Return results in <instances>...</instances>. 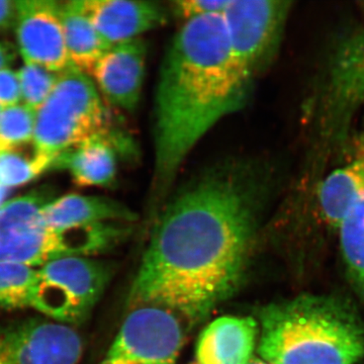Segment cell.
I'll list each match as a JSON object with an SVG mask.
<instances>
[{"label":"cell","instance_id":"obj_26","mask_svg":"<svg viewBox=\"0 0 364 364\" xmlns=\"http://www.w3.org/2000/svg\"><path fill=\"white\" fill-rule=\"evenodd\" d=\"M18 16V1L0 0V30L16 25Z\"/></svg>","mask_w":364,"mask_h":364},{"label":"cell","instance_id":"obj_29","mask_svg":"<svg viewBox=\"0 0 364 364\" xmlns=\"http://www.w3.org/2000/svg\"><path fill=\"white\" fill-rule=\"evenodd\" d=\"M248 364H269V363H267V361H265V360H263L262 358H255V355H254L253 358L251 359L250 361H249Z\"/></svg>","mask_w":364,"mask_h":364},{"label":"cell","instance_id":"obj_22","mask_svg":"<svg viewBox=\"0 0 364 364\" xmlns=\"http://www.w3.org/2000/svg\"><path fill=\"white\" fill-rule=\"evenodd\" d=\"M37 112L26 105L2 109L0 117V151L33 142Z\"/></svg>","mask_w":364,"mask_h":364},{"label":"cell","instance_id":"obj_5","mask_svg":"<svg viewBox=\"0 0 364 364\" xmlns=\"http://www.w3.org/2000/svg\"><path fill=\"white\" fill-rule=\"evenodd\" d=\"M364 109V26L333 44L312 102L313 173L327 171L328 161L346 142L353 119Z\"/></svg>","mask_w":364,"mask_h":364},{"label":"cell","instance_id":"obj_14","mask_svg":"<svg viewBox=\"0 0 364 364\" xmlns=\"http://www.w3.org/2000/svg\"><path fill=\"white\" fill-rule=\"evenodd\" d=\"M259 325L253 317L224 316L200 333L196 364H248L258 344Z\"/></svg>","mask_w":364,"mask_h":364},{"label":"cell","instance_id":"obj_18","mask_svg":"<svg viewBox=\"0 0 364 364\" xmlns=\"http://www.w3.org/2000/svg\"><path fill=\"white\" fill-rule=\"evenodd\" d=\"M59 16L72 65L85 73L90 72L112 45L95 30L79 0L59 2Z\"/></svg>","mask_w":364,"mask_h":364},{"label":"cell","instance_id":"obj_3","mask_svg":"<svg viewBox=\"0 0 364 364\" xmlns=\"http://www.w3.org/2000/svg\"><path fill=\"white\" fill-rule=\"evenodd\" d=\"M257 352L269 364H358L364 318L341 294H303L261 309Z\"/></svg>","mask_w":364,"mask_h":364},{"label":"cell","instance_id":"obj_27","mask_svg":"<svg viewBox=\"0 0 364 364\" xmlns=\"http://www.w3.org/2000/svg\"><path fill=\"white\" fill-rule=\"evenodd\" d=\"M16 48L6 42H0V71L9 68L16 59Z\"/></svg>","mask_w":364,"mask_h":364},{"label":"cell","instance_id":"obj_25","mask_svg":"<svg viewBox=\"0 0 364 364\" xmlns=\"http://www.w3.org/2000/svg\"><path fill=\"white\" fill-rule=\"evenodd\" d=\"M21 90L18 72L6 68L0 71V107L2 109L20 105Z\"/></svg>","mask_w":364,"mask_h":364},{"label":"cell","instance_id":"obj_28","mask_svg":"<svg viewBox=\"0 0 364 364\" xmlns=\"http://www.w3.org/2000/svg\"><path fill=\"white\" fill-rule=\"evenodd\" d=\"M9 188L0 186V208L4 205V200H6L7 193H9Z\"/></svg>","mask_w":364,"mask_h":364},{"label":"cell","instance_id":"obj_6","mask_svg":"<svg viewBox=\"0 0 364 364\" xmlns=\"http://www.w3.org/2000/svg\"><path fill=\"white\" fill-rule=\"evenodd\" d=\"M109 114L97 85L75 66L59 72L51 95L38 109L33 143L55 159L57 155L109 130Z\"/></svg>","mask_w":364,"mask_h":364},{"label":"cell","instance_id":"obj_31","mask_svg":"<svg viewBox=\"0 0 364 364\" xmlns=\"http://www.w3.org/2000/svg\"><path fill=\"white\" fill-rule=\"evenodd\" d=\"M189 364H196V363H193H193H189Z\"/></svg>","mask_w":364,"mask_h":364},{"label":"cell","instance_id":"obj_15","mask_svg":"<svg viewBox=\"0 0 364 364\" xmlns=\"http://www.w3.org/2000/svg\"><path fill=\"white\" fill-rule=\"evenodd\" d=\"M364 191V147L322 176L314 188L318 215L333 231Z\"/></svg>","mask_w":364,"mask_h":364},{"label":"cell","instance_id":"obj_16","mask_svg":"<svg viewBox=\"0 0 364 364\" xmlns=\"http://www.w3.org/2000/svg\"><path fill=\"white\" fill-rule=\"evenodd\" d=\"M136 215L123 203L105 196L68 195L52 200L41 210L38 224L51 229L104 223H132Z\"/></svg>","mask_w":364,"mask_h":364},{"label":"cell","instance_id":"obj_13","mask_svg":"<svg viewBox=\"0 0 364 364\" xmlns=\"http://www.w3.org/2000/svg\"><path fill=\"white\" fill-rule=\"evenodd\" d=\"M81 9L109 45L139 39L164 25L167 9L159 2L140 0H79Z\"/></svg>","mask_w":364,"mask_h":364},{"label":"cell","instance_id":"obj_1","mask_svg":"<svg viewBox=\"0 0 364 364\" xmlns=\"http://www.w3.org/2000/svg\"><path fill=\"white\" fill-rule=\"evenodd\" d=\"M274 172L254 160L213 165L163 203L130 304L165 309L191 324L241 286Z\"/></svg>","mask_w":364,"mask_h":364},{"label":"cell","instance_id":"obj_24","mask_svg":"<svg viewBox=\"0 0 364 364\" xmlns=\"http://www.w3.org/2000/svg\"><path fill=\"white\" fill-rule=\"evenodd\" d=\"M231 0H177L172 2V11L184 21L223 14Z\"/></svg>","mask_w":364,"mask_h":364},{"label":"cell","instance_id":"obj_7","mask_svg":"<svg viewBox=\"0 0 364 364\" xmlns=\"http://www.w3.org/2000/svg\"><path fill=\"white\" fill-rule=\"evenodd\" d=\"M111 272L85 256L60 258L38 267L33 310L71 326L85 320L105 291Z\"/></svg>","mask_w":364,"mask_h":364},{"label":"cell","instance_id":"obj_10","mask_svg":"<svg viewBox=\"0 0 364 364\" xmlns=\"http://www.w3.org/2000/svg\"><path fill=\"white\" fill-rule=\"evenodd\" d=\"M82 352L77 331L56 321L0 327V364H78Z\"/></svg>","mask_w":364,"mask_h":364},{"label":"cell","instance_id":"obj_12","mask_svg":"<svg viewBox=\"0 0 364 364\" xmlns=\"http://www.w3.org/2000/svg\"><path fill=\"white\" fill-rule=\"evenodd\" d=\"M146 56L145 43L139 38L112 45L93 66L91 75L109 104L136 111L142 97Z\"/></svg>","mask_w":364,"mask_h":364},{"label":"cell","instance_id":"obj_11","mask_svg":"<svg viewBox=\"0 0 364 364\" xmlns=\"http://www.w3.org/2000/svg\"><path fill=\"white\" fill-rule=\"evenodd\" d=\"M18 49L26 63L61 72L72 65L59 16V2L18 1L16 21Z\"/></svg>","mask_w":364,"mask_h":364},{"label":"cell","instance_id":"obj_17","mask_svg":"<svg viewBox=\"0 0 364 364\" xmlns=\"http://www.w3.org/2000/svg\"><path fill=\"white\" fill-rule=\"evenodd\" d=\"M116 145L105 132L60 153L51 168L68 170L78 186H109L117 176Z\"/></svg>","mask_w":364,"mask_h":364},{"label":"cell","instance_id":"obj_8","mask_svg":"<svg viewBox=\"0 0 364 364\" xmlns=\"http://www.w3.org/2000/svg\"><path fill=\"white\" fill-rule=\"evenodd\" d=\"M291 9L284 0H231L222 14L232 52L251 80L272 65Z\"/></svg>","mask_w":364,"mask_h":364},{"label":"cell","instance_id":"obj_19","mask_svg":"<svg viewBox=\"0 0 364 364\" xmlns=\"http://www.w3.org/2000/svg\"><path fill=\"white\" fill-rule=\"evenodd\" d=\"M336 233L349 284L364 305V191L347 210Z\"/></svg>","mask_w":364,"mask_h":364},{"label":"cell","instance_id":"obj_21","mask_svg":"<svg viewBox=\"0 0 364 364\" xmlns=\"http://www.w3.org/2000/svg\"><path fill=\"white\" fill-rule=\"evenodd\" d=\"M38 267L0 261V308L32 309Z\"/></svg>","mask_w":364,"mask_h":364},{"label":"cell","instance_id":"obj_30","mask_svg":"<svg viewBox=\"0 0 364 364\" xmlns=\"http://www.w3.org/2000/svg\"><path fill=\"white\" fill-rule=\"evenodd\" d=\"M2 109L0 107V117H1Z\"/></svg>","mask_w":364,"mask_h":364},{"label":"cell","instance_id":"obj_23","mask_svg":"<svg viewBox=\"0 0 364 364\" xmlns=\"http://www.w3.org/2000/svg\"><path fill=\"white\" fill-rule=\"evenodd\" d=\"M18 74L23 105L38 112L51 95L58 80L59 72L47 70L35 64L26 63Z\"/></svg>","mask_w":364,"mask_h":364},{"label":"cell","instance_id":"obj_4","mask_svg":"<svg viewBox=\"0 0 364 364\" xmlns=\"http://www.w3.org/2000/svg\"><path fill=\"white\" fill-rule=\"evenodd\" d=\"M49 188H40L4 203L0 208V261L40 267L70 256L95 255L119 241L123 223H104L69 229L38 224L41 210L51 203Z\"/></svg>","mask_w":364,"mask_h":364},{"label":"cell","instance_id":"obj_20","mask_svg":"<svg viewBox=\"0 0 364 364\" xmlns=\"http://www.w3.org/2000/svg\"><path fill=\"white\" fill-rule=\"evenodd\" d=\"M53 158L37 149L31 142L13 149L0 151V186H23L51 168Z\"/></svg>","mask_w":364,"mask_h":364},{"label":"cell","instance_id":"obj_2","mask_svg":"<svg viewBox=\"0 0 364 364\" xmlns=\"http://www.w3.org/2000/svg\"><path fill=\"white\" fill-rule=\"evenodd\" d=\"M254 81L230 46L222 14L184 21L165 51L153 111L151 196L165 203L191 151L243 109Z\"/></svg>","mask_w":364,"mask_h":364},{"label":"cell","instance_id":"obj_9","mask_svg":"<svg viewBox=\"0 0 364 364\" xmlns=\"http://www.w3.org/2000/svg\"><path fill=\"white\" fill-rule=\"evenodd\" d=\"M181 318L157 306H138L126 318L100 364H176L184 333Z\"/></svg>","mask_w":364,"mask_h":364}]
</instances>
